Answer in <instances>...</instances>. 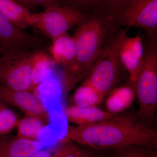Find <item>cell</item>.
Masks as SVG:
<instances>
[{
	"label": "cell",
	"instance_id": "15",
	"mask_svg": "<svg viewBox=\"0 0 157 157\" xmlns=\"http://www.w3.org/2000/svg\"><path fill=\"white\" fill-rule=\"evenodd\" d=\"M0 12L21 29L32 27L33 14L15 0H0Z\"/></svg>",
	"mask_w": 157,
	"mask_h": 157
},
{
	"label": "cell",
	"instance_id": "4",
	"mask_svg": "<svg viewBox=\"0 0 157 157\" xmlns=\"http://www.w3.org/2000/svg\"><path fill=\"white\" fill-rule=\"evenodd\" d=\"M144 51L143 66L135 84V96L139 105L137 117L143 121L151 123L157 107L156 40H149Z\"/></svg>",
	"mask_w": 157,
	"mask_h": 157
},
{
	"label": "cell",
	"instance_id": "27",
	"mask_svg": "<svg viewBox=\"0 0 157 157\" xmlns=\"http://www.w3.org/2000/svg\"><path fill=\"white\" fill-rule=\"evenodd\" d=\"M3 55V52L2 51V50H1V48H0V59H1V58H2V56Z\"/></svg>",
	"mask_w": 157,
	"mask_h": 157
},
{
	"label": "cell",
	"instance_id": "8",
	"mask_svg": "<svg viewBox=\"0 0 157 157\" xmlns=\"http://www.w3.org/2000/svg\"><path fill=\"white\" fill-rule=\"evenodd\" d=\"M47 42L17 27L0 12V48L3 54L42 50Z\"/></svg>",
	"mask_w": 157,
	"mask_h": 157
},
{
	"label": "cell",
	"instance_id": "13",
	"mask_svg": "<svg viewBox=\"0 0 157 157\" xmlns=\"http://www.w3.org/2000/svg\"><path fill=\"white\" fill-rule=\"evenodd\" d=\"M135 98V86L128 80V84L114 88L107 95L106 111L114 115L120 114L131 107Z\"/></svg>",
	"mask_w": 157,
	"mask_h": 157
},
{
	"label": "cell",
	"instance_id": "18",
	"mask_svg": "<svg viewBox=\"0 0 157 157\" xmlns=\"http://www.w3.org/2000/svg\"><path fill=\"white\" fill-rule=\"evenodd\" d=\"M50 57L40 50L37 55L34 63L32 73V92L36 90L42 83L46 80V77L50 74L52 62Z\"/></svg>",
	"mask_w": 157,
	"mask_h": 157
},
{
	"label": "cell",
	"instance_id": "7",
	"mask_svg": "<svg viewBox=\"0 0 157 157\" xmlns=\"http://www.w3.org/2000/svg\"><path fill=\"white\" fill-rule=\"evenodd\" d=\"M113 23L128 28L143 29L149 40H156L157 0H134L115 17Z\"/></svg>",
	"mask_w": 157,
	"mask_h": 157
},
{
	"label": "cell",
	"instance_id": "1",
	"mask_svg": "<svg viewBox=\"0 0 157 157\" xmlns=\"http://www.w3.org/2000/svg\"><path fill=\"white\" fill-rule=\"evenodd\" d=\"M74 142L96 149H115L140 145L157 148V132L133 116L116 114L83 125L69 126L63 142Z\"/></svg>",
	"mask_w": 157,
	"mask_h": 157
},
{
	"label": "cell",
	"instance_id": "22",
	"mask_svg": "<svg viewBox=\"0 0 157 157\" xmlns=\"http://www.w3.org/2000/svg\"><path fill=\"white\" fill-rule=\"evenodd\" d=\"M93 0H59L60 6L75 8L83 12L90 9Z\"/></svg>",
	"mask_w": 157,
	"mask_h": 157
},
{
	"label": "cell",
	"instance_id": "20",
	"mask_svg": "<svg viewBox=\"0 0 157 157\" xmlns=\"http://www.w3.org/2000/svg\"><path fill=\"white\" fill-rule=\"evenodd\" d=\"M156 148L140 145H132L115 149L114 157H157Z\"/></svg>",
	"mask_w": 157,
	"mask_h": 157
},
{
	"label": "cell",
	"instance_id": "23",
	"mask_svg": "<svg viewBox=\"0 0 157 157\" xmlns=\"http://www.w3.org/2000/svg\"><path fill=\"white\" fill-rule=\"evenodd\" d=\"M61 157H86L88 153L80 149L71 142H65Z\"/></svg>",
	"mask_w": 157,
	"mask_h": 157
},
{
	"label": "cell",
	"instance_id": "9",
	"mask_svg": "<svg viewBox=\"0 0 157 157\" xmlns=\"http://www.w3.org/2000/svg\"><path fill=\"white\" fill-rule=\"evenodd\" d=\"M0 100L18 107L26 116L40 119L48 123V111L42 100L33 92L17 91L0 85Z\"/></svg>",
	"mask_w": 157,
	"mask_h": 157
},
{
	"label": "cell",
	"instance_id": "2",
	"mask_svg": "<svg viewBox=\"0 0 157 157\" xmlns=\"http://www.w3.org/2000/svg\"><path fill=\"white\" fill-rule=\"evenodd\" d=\"M113 23L97 14L90 15L78 25L73 37L76 41V59L70 67L63 70V87L66 91L72 89L87 77L104 44L114 30Z\"/></svg>",
	"mask_w": 157,
	"mask_h": 157
},
{
	"label": "cell",
	"instance_id": "17",
	"mask_svg": "<svg viewBox=\"0 0 157 157\" xmlns=\"http://www.w3.org/2000/svg\"><path fill=\"white\" fill-rule=\"evenodd\" d=\"M104 98L86 81L76 90L73 97V104L78 107H97Z\"/></svg>",
	"mask_w": 157,
	"mask_h": 157
},
{
	"label": "cell",
	"instance_id": "19",
	"mask_svg": "<svg viewBox=\"0 0 157 157\" xmlns=\"http://www.w3.org/2000/svg\"><path fill=\"white\" fill-rule=\"evenodd\" d=\"M46 125L38 118L26 116L17 121V136L38 140L39 135Z\"/></svg>",
	"mask_w": 157,
	"mask_h": 157
},
{
	"label": "cell",
	"instance_id": "28",
	"mask_svg": "<svg viewBox=\"0 0 157 157\" xmlns=\"http://www.w3.org/2000/svg\"><path fill=\"white\" fill-rule=\"evenodd\" d=\"M86 157H93L91 155H90L89 154H88L87 156Z\"/></svg>",
	"mask_w": 157,
	"mask_h": 157
},
{
	"label": "cell",
	"instance_id": "16",
	"mask_svg": "<svg viewBox=\"0 0 157 157\" xmlns=\"http://www.w3.org/2000/svg\"><path fill=\"white\" fill-rule=\"evenodd\" d=\"M134 0H93L90 9L93 14L113 22L116 17Z\"/></svg>",
	"mask_w": 157,
	"mask_h": 157
},
{
	"label": "cell",
	"instance_id": "3",
	"mask_svg": "<svg viewBox=\"0 0 157 157\" xmlns=\"http://www.w3.org/2000/svg\"><path fill=\"white\" fill-rule=\"evenodd\" d=\"M127 31L125 29L113 33L85 79L103 98L116 86L122 67L119 59V48Z\"/></svg>",
	"mask_w": 157,
	"mask_h": 157
},
{
	"label": "cell",
	"instance_id": "12",
	"mask_svg": "<svg viewBox=\"0 0 157 157\" xmlns=\"http://www.w3.org/2000/svg\"><path fill=\"white\" fill-rule=\"evenodd\" d=\"M43 147L39 140L18 136L8 140L0 139V157H27Z\"/></svg>",
	"mask_w": 157,
	"mask_h": 157
},
{
	"label": "cell",
	"instance_id": "6",
	"mask_svg": "<svg viewBox=\"0 0 157 157\" xmlns=\"http://www.w3.org/2000/svg\"><path fill=\"white\" fill-rule=\"evenodd\" d=\"M89 15L75 8L57 6L33 14L32 27L53 40L85 21Z\"/></svg>",
	"mask_w": 157,
	"mask_h": 157
},
{
	"label": "cell",
	"instance_id": "25",
	"mask_svg": "<svg viewBox=\"0 0 157 157\" xmlns=\"http://www.w3.org/2000/svg\"><path fill=\"white\" fill-rule=\"evenodd\" d=\"M36 5L43 8L44 10L52 7L60 6L59 0H33Z\"/></svg>",
	"mask_w": 157,
	"mask_h": 157
},
{
	"label": "cell",
	"instance_id": "29",
	"mask_svg": "<svg viewBox=\"0 0 157 157\" xmlns=\"http://www.w3.org/2000/svg\"><path fill=\"white\" fill-rule=\"evenodd\" d=\"M2 103H3L2 101H1V100H0V104H2Z\"/></svg>",
	"mask_w": 157,
	"mask_h": 157
},
{
	"label": "cell",
	"instance_id": "11",
	"mask_svg": "<svg viewBox=\"0 0 157 157\" xmlns=\"http://www.w3.org/2000/svg\"><path fill=\"white\" fill-rule=\"evenodd\" d=\"M49 50L52 61L61 66L63 70H66L73 64L76 59L75 38L68 33L63 34L52 40Z\"/></svg>",
	"mask_w": 157,
	"mask_h": 157
},
{
	"label": "cell",
	"instance_id": "24",
	"mask_svg": "<svg viewBox=\"0 0 157 157\" xmlns=\"http://www.w3.org/2000/svg\"><path fill=\"white\" fill-rule=\"evenodd\" d=\"M63 151L64 145L54 154H52L49 151L42 149L27 157H61Z\"/></svg>",
	"mask_w": 157,
	"mask_h": 157
},
{
	"label": "cell",
	"instance_id": "5",
	"mask_svg": "<svg viewBox=\"0 0 157 157\" xmlns=\"http://www.w3.org/2000/svg\"><path fill=\"white\" fill-rule=\"evenodd\" d=\"M40 50L3 54L0 59V82L3 85L15 90L32 92L33 68Z\"/></svg>",
	"mask_w": 157,
	"mask_h": 157
},
{
	"label": "cell",
	"instance_id": "10",
	"mask_svg": "<svg viewBox=\"0 0 157 157\" xmlns=\"http://www.w3.org/2000/svg\"><path fill=\"white\" fill-rule=\"evenodd\" d=\"M142 37L125 36L119 48V59L121 65L129 75V81L135 86L144 60V48Z\"/></svg>",
	"mask_w": 157,
	"mask_h": 157
},
{
	"label": "cell",
	"instance_id": "14",
	"mask_svg": "<svg viewBox=\"0 0 157 157\" xmlns=\"http://www.w3.org/2000/svg\"><path fill=\"white\" fill-rule=\"evenodd\" d=\"M68 120L76 125H83L110 119L116 115L99 109L97 107L73 106L66 109Z\"/></svg>",
	"mask_w": 157,
	"mask_h": 157
},
{
	"label": "cell",
	"instance_id": "21",
	"mask_svg": "<svg viewBox=\"0 0 157 157\" xmlns=\"http://www.w3.org/2000/svg\"><path fill=\"white\" fill-rule=\"evenodd\" d=\"M18 120L14 111L6 107L4 102L0 104V139L16 126Z\"/></svg>",
	"mask_w": 157,
	"mask_h": 157
},
{
	"label": "cell",
	"instance_id": "26",
	"mask_svg": "<svg viewBox=\"0 0 157 157\" xmlns=\"http://www.w3.org/2000/svg\"><path fill=\"white\" fill-rule=\"evenodd\" d=\"M21 5L24 6L28 9H33L36 7V5L34 2L33 0H15Z\"/></svg>",
	"mask_w": 157,
	"mask_h": 157
}]
</instances>
